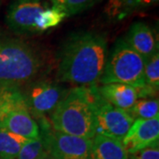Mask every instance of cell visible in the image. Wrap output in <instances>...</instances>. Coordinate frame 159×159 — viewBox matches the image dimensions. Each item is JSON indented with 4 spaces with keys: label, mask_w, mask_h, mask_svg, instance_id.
I'll list each match as a JSON object with an SVG mask.
<instances>
[{
    "label": "cell",
    "mask_w": 159,
    "mask_h": 159,
    "mask_svg": "<svg viewBox=\"0 0 159 159\" xmlns=\"http://www.w3.org/2000/svg\"><path fill=\"white\" fill-rule=\"evenodd\" d=\"M134 119H151L159 117V101L156 97L138 99L134 106L126 111Z\"/></svg>",
    "instance_id": "2e32d148"
},
{
    "label": "cell",
    "mask_w": 159,
    "mask_h": 159,
    "mask_svg": "<svg viewBox=\"0 0 159 159\" xmlns=\"http://www.w3.org/2000/svg\"><path fill=\"white\" fill-rule=\"evenodd\" d=\"M159 140V117L151 119H134L130 129L122 140L128 154L150 146Z\"/></svg>",
    "instance_id": "30bf717a"
},
{
    "label": "cell",
    "mask_w": 159,
    "mask_h": 159,
    "mask_svg": "<svg viewBox=\"0 0 159 159\" xmlns=\"http://www.w3.org/2000/svg\"><path fill=\"white\" fill-rule=\"evenodd\" d=\"M40 135L53 159H92V139L54 130L47 117L36 120Z\"/></svg>",
    "instance_id": "8992f818"
},
{
    "label": "cell",
    "mask_w": 159,
    "mask_h": 159,
    "mask_svg": "<svg viewBox=\"0 0 159 159\" xmlns=\"http://www.w3.org/2000/svg\"><path fill=\"white\" fill-rule=\"evenodd\" d=\"M128 159H159L158 142H155L147 148L130 154Z\"/></svg>",
    "instance_id": "44dd1931"
},
{
    "label": "cell",
    "mask_w": 159,
    "mask_h": 159,
    "mask_svg": "<svg viewBox=\"0 0 159 159\" xmlns=\"http://www.w3.org/2000/svg\"><path fill=\"white\" fill-rule=\"evenodd\" d=\"M144 80L145 86L158 91L159 89V52L145 62L144 67Z\"/></svg>",
    "instance_id": "ffe728a7"
},
{
    "label": "cell",
    "mask_w": 159,
    "mask_h": 159,
    "mask_svg": "<svg viewBox=\"0 0 159 159\" xmlns=\"http://www.w3.org/2000/svg\"><path fill=\"white\" fill-rule=\"evenodd\" d=\"M102 0H51V6L63 11L66 17L90 9Z\"/></svg>",
    "instance_id": "e0dca14e"
},
{
    "label": "cell",
    "mask_w": 159,
    "mask_h": 159,
    "mask_svg": "<svg viewBox=\"0 0 159 159\" xmlns=\"http://www.w3.org/2000/svg\"><path fill=\"white\" fill-rule=\"evenodd\" d=\"M66 18V14L55 7H46L36 18V29L38 33L57 27Z\"/></svg>",
    "instance_id": "ac0fdd59"
},
{
    "label": "cell",
    "mask_w": 159,
    "mask_h": 159,
    "mask_svg": "<svg viewBox=\"0 0 159 159\" xmlns=\"http://www.w3.org/2000/svg\"><path fill=\"white\" fill-rule=\"evenodd\" d=\"M101 97L117 108L128 111L139 99L136 88L121 83H110L98 87Z\"/></svg>",
    "instance_id": "7c38bea8"
},
{
    "label": "cell",
    "mask_w": 159,
    "mask_h": 159,
    "mask_svg": "<svg viewBox=\"0 0 159 159\" xmlns=\"http://www.w3.org/2000/svg\"><path fill=\"white\" fill-rule=\"evenodd\" d=\"M19 2H30V3H42V0H17Z\"/></svg>",
    "instance_id": "7402d4cb"
},
{
    "label": "cell",
    "mask_w": 159,
    "mask_h": 159,
    "mask_svg": "<svg viewBox=\"0 0 159 159\" xmlns=\"http://www.w3.org/2000/svg\"><path fill=\"white\" fill-rule=\"evenodd\" d=\"M30 140L0 128V159H15L23 146Z\"/></svg>",
    "instance_id": "9a60e30c"
},
{
    "label": "cell",
    "mask_w": 159,
    "mask_h": 159,
    "mask_svg": "<svg viewBox=\"0 0 159 159\" xmlns=\"http://www.w3.org/2000/svg\"><path fill=\"white\" fill-rule=\"evenodd\" d=\"M134 119L126 111L117 108L102 97L98 102L97 134L122 142Z\"/></svg>",
    "instance_id": "ba28073f"
},
{
    "label": "cell",
    "mask_w": 159,
    "mask_h": 159,
    "mask_svg": "<svg viewBox=\"0 0 159 159\" xmlns=\"http://www.w3.org/2000/svg\"><path fill=\"white\" fill-rule=\"evenodd\" d=\"M48 153L45 142L40 135L38 139L30 140L27 142L15 159H41Z\"/></svg>",
    "instance_id": "d6986e66"
},
{
    "label": "cell",
    "mask_w": 159,
    "mask_h": 159,
    "mask_svg": "<svg viewBox=\"0 0 159 159\" xmlns=\"http://www.w3.org/2000/svg\"><path fill=\"white\" fill-rule=\"evenodd\" d=\"M98 87H75L51 114L54 130L74 136L93 139L97 134Z\"/></svg>",
    "instance_id": "7a4b0ae2"
},
{
    "label": "cell",
    "mask_w": 159,
    "mask_h": 159,
    "mask_svg": "<svg viewBox=\"0 0 159 159\" xmlns=\"http://www.w3.org/2000/svg\"><path fill=\"white\" fill-rule=\"evenodd\" d=\"M0 128L29 140L40 137L39 125L29 113L21 88L0 86Z\"/></svg>",
    "instance_id": "5b68a950"
},
{
    "label": "cell",
    "mask_w": 159,
    "mask_h": 159,
    "mask_svg": "<svg viewBox=\"0 0 159 159\" xmlns=\"http://www.w3.org/2000/svg\"><path fill=\"white\" fill-rule=\"evenodd\" d=\"M92 159H128V153L121 141L96 134L92 139Z\"/></svg>",
    "instance_id": "5bb4252c"
},
{
    "label": "cell",
    "mask_w": 159,
    "mask_h": 159,
    "mask_svg": "<svg viewBox=\"0 0 159 159\" xmlns=\"http://www.w3.org/2000/svg\"><path fill=\"white\" fill-rule=\"evenodd\" d=\"M145 61L128 45L124 38H119L108 55L102 76V85L121 83L140 89L145 87Z\"/></svg>",
    "instance_id": "277c9868"
},
{
    "label": "cell",
    "mask_w": 159,
    "mask_h": 159,
    "mask_svg": "<svg viewBox=\"0 0 159 159\" xmlns=\"http://www.w3.org/2000/svg\"><path fill=\"white\" fill-rule=\"evenodd\" d=\"M25 102L32 118L36 121L51 114L68 93L56 82L32 81L21 89Z\"/></svg>",
    "instance_id": "52a82bcc"
},
{
    "label": "cell",
    "mask_w": 159,
    "mask_h": 159,
    "mask_svg": "<svg viewBox=\"0 0 159 159\" xmlns=\"http://www.w3.org/2000/svg\"><path fill=\"white\" fill-rule=\"evenodd\" d=\"M125 43L144 59H148L158 52L157 37L148 24L142 21L134 22L124 38Z\"/></svg>",
    "instance_id": "8fae6325"
},
{
    "label": "cell",
    "mask_w": 159,
    "mask_h": 159,
    "mask_svg": "<svg viewBox=\"0 0 159 159\" xmlns=\"http://www.w3.org/2000/svg\"><path fill=\"white\" fill-rule=\"evenodd\" d=\"M42 66L39 54L28 43L0 36V86L21 88L34 81Z\"/></svg>",
    "instance_id": "3957f363"
},
{
    "label": "cell",
    "mask_w": 159,
    "mask_h": 159,
    "mask_svg": "<svg viewBox=\"0 0 159 159\" xmlns=\"http://www.w3.org/2000/svg\"><path fill=\"white\" fill-rule=\"evenodd\" d=\"M41 159H53V157H51L50 154L48 153V154H47V155H45V156H44L43 157H42V158H41Z\"/></svg>",
    "instance_id": "603a6c76"
},
{
    "label": "cell",
    "mask_w": 159,
    "mask_h": 159,
    "mask_svg": "<svg viewBox=\"0 0 159 159\" xmlns=\"http://www.w3.org/2000/svg\"><path fill=\"white\" fill-rule=\"evenodd\" d=\"M159 0H108L104 6V15L109 20L118 22L137 11L156 6Z\"/></svg>",
    "instance_id": "4fadbf2b"
},
{
    "label": "cell",
    "mask_w": 159,
    "mask_h": 159,
    "mask_svg": "<svg viewBox=\"0 0 159 159\" xmlns=\"http://www.w3.org/2000/svg\"><path fill=\"white\" fill-rule=\"evenodd\" d=\"M108 57L104 34L81 31L67 37L58 52L57 78L78 87L96 86Z\"/></svg>",
    "instance_id": "6da1fadb"
},
{
    "label": "cell",
    "mask_w": 159,
    "mask_h": 159,
    "mask_svg": "<svg viewBox=\"0 0 159 159\" xmlns=\"http://www.w3.org/2000/svg\"><path fill=\"white\" fill-rule=\"evenodd\" d=\"M46 7L43 3L15 1L7 11L6 24L14 34L19 35L39 34L35 24L36 18Z\"/></svg>",
    "instance_id": "9c48e42d"
}]
</instances>
